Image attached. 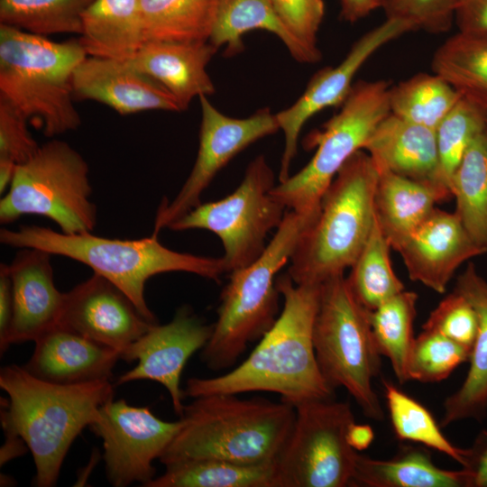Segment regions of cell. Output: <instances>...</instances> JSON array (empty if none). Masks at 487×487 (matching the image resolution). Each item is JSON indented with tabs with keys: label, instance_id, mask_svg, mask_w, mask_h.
<instances>
[{
	"label": "cell",
	"instance_id": "obj_4",
	"mask_svg": "<svg viewBox=\"0 0 487 487\" xmlns=\"http://www.w3.org/2000/svg\"><path fill=\"white\" fill-rule=\"evenodd\" d=\"M0 242L15 248H36L51 255L79 262L120 289L142 315L157 323L149 308L144 289L154 275L185 271L219 280L226 272L223 257H205L180 253L161 244L156 235L140 239H117L95 235L92 232L64 234L50 227L22 225L3 228Z\"/></svg>",
	"mask_w": 487,
	"mask_h": 487
},
{
	"label": "cell",
	"instance_id": "obj_40",
	"mask_svg": "<svg viewBox=\"0 0 487 487\" xmlns=\"http://www.w3.org/2000/svg\"><path fill=\"white\" fill-rule=\"evenodd\" d=\"M422 329L438 332L472 351L478 329L477 314L470 301L454 289L431 311Z\"/></svg>",
	"mask_w": 487,
	"mask_h": 487
},
{
	"label": "cell",
	"instance_id": "obj_27",
	"mask_svg": "<svg viewBox=\"0 0 487 487\" xmlns=\"http://www.w3.org/2000/svg\"><path fill=\"white\" fill-rule=\"evenodd\" d=\"M350 486L364 487H470V474L437 467L427 451L402 446L389 460L357 455Z\"/></svg>",
	"mask_w": 487,
	"mask_h": 487
},
{
	"label": "cell",
	"instance_id": "obj_42",
	"mask_svg": "<svg viewBox=\"0 0 487 487\" xmlns=\"http://www.w3.org/2000/svg\"><path fill=\"white\" fill-rule=\"evenodd\" d=\"M287 29L308 51L322 57L317 33L325 15L323 0H271Z\"/></svg>",
	"mask_w": 487,
	"mask_h": 487
},
{
	"label": "cell",
	"instance_id": "obj_44",
	"mask_svg": "<svg viewBox=\"0 0 487 487\" xmlns=\"http://www.w3.org/2000/svg\"><path fill=\"white\" fill-rule=\"evenodd\" d=\"M458 31L487 32V0H455Z\"/></svg>",
	"mask_w": 487,
	"mask_h": 487
},
{
	"label": "cell",
	"instance_id": "obj_5",
	"mask_svg": "<svg viewBox=\"0 0 487 487\" xmlns=\"http://www.w3.org/2000/svg\"><path fill=\"white\" fill-rule=\"evenodd\" d=\"M377 179L378 169L363 150L339 170L291 255L288 274L296 284L320 285L353 266L373 225Z\"/></svg>",
	"mask_w": 487,
	"mask_h": 487
},
{
	"label": "cell",
	"instance_id": "obj_49",
	"mask_svg": "<svg viewBox=\"0 0 487 487\" xmlns=\"http://www.w3.org/2000/svg\"><path fill=\"white\" fill-rule=\"evenodd\" d=\"M15 163L0 160V193L5 194L12 184L17 169Z\"/></svg>",
	"mask_w": 487,
	"mask_h": 487
},
{
	"label": "cell",
	"instance_id": "obj_46",
	"mask_svg": "<svg viewBox=\"0 0 487 487\" xmlns=\"http://www.w3.org/2000/svg\"><path fill=\"white\" fill-rule=\"evenodd\" d=\"M13 316V291L8 264L0 266V345L6 338Z\"/></svg>",
	"mask_w": 487,
	"mask_h": 487
},
{
	"label": "cell",
	"instance_id": "obj_24",
	"mask_svg": "<svg viewBox=\"0 0 487 487\" xmlns=\"http://www.w3.org/2000/svg\"><path fill=\"white\" fill-rule=\"evenodd\" d=\"M455 290L473 305L478 318L470 367L461 387L444 402L440 426L465 419H482L487 411V280L473 262L458 276Z\"/></svg>",
	"mask_w": 487,
	"mask_h": 487
},
{
	"label": "cell",
	"instance_id": "obj_16",
	"mask_svg": "<svg viewBox=\"0 0 487 487\" xmlns=\"http://www.w3.org/2000/svg\"><path fill=\"white\" fill-rule=\"evenodd\" d=\"M213 325L204 324L190 310L179 308L167 324H153L141 337L124 348L120 359L137 364L122 374L117 384L139 380L159 382L168 391L174 412L181 417L184 391L180 376L188 360L202 350L211 336Z\"/></svg>",
	"mask_w": 487,
	"mask_h": 487
},
{
	"label": "cell",
	"instance_id": "obj_2",
	"mask_svg": "<svg viewBox=\"0 0 487 487\" xmlns=\"http://www.w3.org/2000/svg\"><path fill=\"white\" fill-rule=\"evenodd\" d=\"M0 387L8 396L7 409L1 412L3 429L24 441L36 468L34 483L40 487L56 484L71 444L114 398L110 380L57 384L15 364L1 369Z\"/></svg>",
	"mask_w": 487,
	"mask_h": 487
},
{
	"label": "cell",
	"instance_id": "obj_47",
	"mask_svg": "<svg viewBox=\"0 0 487 487\" xmlns=\"http://www.w3.org/2000/svg\"><path fill=\"white\" fill-rule=\"evenodd\" d=\"M340 5L342 18L354 23L381 8L382 0H340Z\"/></svg>",
	"mask_w": 487,
	"mask_h": 487
},
{
	"label": "cell",
	"instance_id": "obj_11",
	"mask_svg": "<svg viewBox=\"0 0 487 487\" xmlns=\"http://www.w3.org/2000/svg\"><path fill=\"white\" fill-rule=\"evenodd\" d=\"M294 408L292 429L275 460L276 487L350 486L358 455L347 436L355 422L350 404L315 400Z\"/></svg>",
	"mask_w": 487,
	"mask_h": 487
},
{
	"label": "cell",
	"instance_id": "obj_9",
	"mask_svg": "<svg viewBox=\"0 0 487 487\" xmlns=\"http://www.w3.org/2000/svg\"><path fill=\"white\" fill-rule=\"evenodd\" d=\"M390 88L385 80L354 83L339 112L305 140L307 147L316 146L311 160L274 186L271 195L287 209L317 215L321 199L339 170L363 150L373 130L391 113Z\"/></svg>",
	"mask_w": 487,
	"mask_h": 487
},
{
	"label": "cell",
	"instance_id": "obj_17",
	"mask_svg": "<svg viewBox=\"0 0 487 487\" xmlns=\"http://www.w3.org/2000/svg\"><path fill=\"white\" fill-rule=\"evenodd\" d=\"M156 323L145 318L133 301L106 278L93 273L65 293L57 326L120 352Z\"/></svg>",
	"mask_w": 487,
	"mask_h": 487
},
{
	"label": "cell",
	"instance_id": "obj_23",
	"mask_svg": "<svg viewBox=\"0 0 487 487\" xmlns=\"http://www.w3.org/2000/svg\"><path fill=\"white\" fill-rule=\"evenodd\" d=\"M216 51L209 41H147L129 61L164 87L184 111L195 97L215 93L207 66Z\"/></svg>",
	"mask_w": 487,
	"mask_h": 487
},
{
	"label": "cell",
	"instance_id": "obj_50",
	"mask_svg": "<svg viewBox=\"0 0 487 487\" xmlns=\"http://www.w3.org/2000/svg\"><path fill=\"white\" fill-rule=\"evenodd\" d=\"M486 115H487V114H486Z\"/></svg>",
	"mask_w": 487,
	"mask_h": 487
},
{
	"label": "cell",
	"instance_id": "obj_29",
	"mask_svg": "<svg viewBox=\"0 0 487 487\" xmlns=\"http://www.w3.org/2000/svg\"><path fill=\"white\" fill-rule=\"evenodd\" d=\"M431 68L462 98L487 114V32L451 35L434 52Z\"/></svg>",
	"mask_w": 487,
	"mask_h": 487
},
{
	"label": "cell",
	"instance_id": "obj_37",
	"mask_svg": "<svg viewBox=\"0 0 487 487\" xmlns=\"http://www.w3.org/2000/svg\"><path fill=\"white\" fill-rule=\"evenodd\" d=\"M93 0H0V22L47 36L81 32V14Z\"/></svg>",
	"mask_w": 487,
	"mask_h": 487
},
{
	"label": "cell",
	"instance_id": "obj_13",
	"mask_svg": "<svg viewBox=\"0 0 487 487\" xmlns=\"http://www.w3.org/2000/svg\"><path fill=\"white\" fill-rule=\"evenodd\" d=\"M201 123L198 150L194 166L182 188L171 202L162 200L154 219L152 235L168 228L201 204V195L216 175L234 157L258 140L280 130L276 114L267 107L246 118L224 115L207 98L198 97Z\"/></svg>",
	"mask_w": 487,
	"mask_h": 487
},
{
	"label": "cell",
	"instance_id": "obj_10",
	"mask_svg": "<svg viewBox=\"0 0 487 487\" xmlns=\"http://www.w3.org/2000/svg\"><path fill=\"white\" fill-rule=\"evenodd\" d=\"M88 165L68 142L51 140L18 165L8 190L0 200V222L23 216L52 220L64 234L92 232L96 207L91 200Z\"/></svg>",
	"mask_w": 487,
	"mask_h": 487
},
{
	"label": "cell",
	"instance_id": "obj_15",
	"mask_svg": "<svg viewBox=\"0 0 487 487\" xmlns=\"http://www.w3.org/2000/svg\"><path fill=\"white\" fill-rule=\"evenodd\" d=\"M415 30L409 22L386 18L383 23L363 34L338 65L317 71L295 103L276 114L280 130L284 134L280 182L289 177L299 136L307 121L323 109L341 106L352 89L355 74L367 60L387 43Z\"/></svg>",
	"mask_w": 487,
	"mask_h": 487
},
{
	"label": "cell",
	"instance_id": "obj_30",
	"mask_svg": "<svg viewBox=\"0 0 487 487\" xmlns=\"http://www.w3.org/2000/svg\"><path fill=\"white\" fill-rule=\"evenodd\" d=\"M139 3L145 42L209 41L216 0H139Z\"/></svg>",
	"mask_w": 487,
	"mask_h": 487
},
{
	"label": "cell",
	"instance_id": "obj_43",
	"mask_svg": "<svg viewBox=\"0 0 487 487\" xmlns=\"http://www.w3.org/2000/svg\"><path fill=\"white\" fill-rule=\"evenodd\" d=\"M29 121L0 99V160L21 165L35 155L41 145L28 130Z\"/></svg>",
	"mask_w": 487,
	"mask_h": 487
},
{
	"label": "cell",
	"instance_id": "obj_6",
	"mask_svg": "<svg viewBox=\"0 0 487 487\" xmlns=\"http://www.w3.org/2000/svg\"><path fill=\"white\" fill-rule=\"evenodd\" d=\"M79 41L56 42L46 36L0 24V99L47 137L81 124L73 104L72 76L87 57Z\"/></svg>",
	"mask_w": 487,
	"mask_h": 487
},
{
	"label": "cell",
	"instance_id": "obj_7",
	"mask_svg": "<svg viewBox=\"0 0 487 487\" xmlns=\"http://www.w3.org/2000/svg\"><path fill=\"white\" fill-rule=\"evenodd\" d=\"M317 216L289 210L262 254L230 272L211 336L201 350L207 368L233 367L248 345L260 340L273 326L279 317L276 275L290 261L299 238Z\"/></svg>",
	"mask_w": 487,
	"mask_h": 487
},
{
	"label": "cell",
	"instance_id": "obj_19",
	"mask_svg": "<svg viewBox=\"0 0 487 487\" xmlns=\"http://www.w3.org/2000/svg\"><path fill=\"white\" fill-rule=\"evenodd\" d=\"M51 256L40 249L21 248L8 264L13 316L1 354L11 345L35 342L58 326L65 293L54 283Z\"/></svg>",
	"mask_w": 487,
	"mask_h": 487
},
{
	"label": "cell",
	"instance_id": "obj_20",
	"mask_svg": "<svg viewBox=\"0 0 487 487\" xmlns=\"http://www.w3.org/2000/svg\"><path fill=\"white\" fill-rule=\"evenodd\" d=\"M72 90L74 96L102 103L120 115L182 111L164 87L129 60L87 56L74 70Z\"/></svg>",
	"mask_w": 487,
	"mask_h": 487
},
{
	"label": "cell",
	"instance_id": "obj_1",
	"mask_svg": "<svg viewBox=\"0 0 487 487\" xmlns=\"http://www.w3.org/2000/svg\"><path fill=\"white\" fill-rule=\"evenodd\" d=\"M276 287L282 309L249 356L222 375L188 379L185 396L270 391L293 407L333 399L334 390L320 372L313 344L321 284H296L286 273L277 277Z\"/></svg>",
	"mask_w": 487,
	"mask_h": 487
},
{
	"label": "cell",
	"instance_id": "obj_31",
	"mask_svg": "<svg viewBox=\"0 0 487 487\" xmlns=\"http://www.w3.org/2000/svg\"><path fill=\"white\" fill-rule=\"evenodd\" d=\"M455 213L473 242L487 253V129L466 149L450 182Z\"/></svg>",
	"mask_w": 487,
	"mask_h": 487
},
{
	"label": "cell",
	"instance_id": "obj_34",
	"mask_svg": "<svg viewBox=\"0 0 487 487\" xmlns=\"http://www.w3.org/2000/svg\"><path fill=\"white\" fill-rule=\"evenodd\" d=\"M391 249L374 213L367 241L346 277L357 300L370 311L405 289L392 268Z\"/></svg>",
	"mask_w": 487,
	"mask_h": 487
},
{
	"label": "cell",
	"instance_id": "obj_38",
	"mask_svg": "<svg viewBox=\"0 0 487 487\" xmlns=\"http://www.w3.org/2000/svg\"><path fill=\"white\" fill-rule=\"evenodd\" d=\"M486 129V113L462 97L436 127L440 176L450 192L451 179L466 149Z\"/></svg>",
	"mask_w": 487,
	"mask_h": 487
},
{
	"label": "cell",
	"instance_id": "obj_32",
	"mask_svg": "<svg viewBox=\"0 0 487 487\" xmlns=\"http://www.w3.org/2000/svg\"><path fill=\"white\" fill-rule=\"evenodd\" d=\"M146 487H276L275 462L243 464L198 459L166 465Z\"/></svg>",
	"mask_w": 487,
	"mask_h": 487
},
{
	"label": "cell",
	"instance_id": "obj_39",
	"mask_svg": "<svg viewBox=\"0 0 487 487\" xmlns=\"http://www.w3.org/2000/svg\"><path fill=\"white\" fill-rule=\"evenodd\" d=\"M471 351L444 335L427 329L415 337L409 355V380L423 383L446 379L460 364L469 361Z\"/></svg>",
	"mask_w": 487,
	"mask_h": 487
},
{
	"label": "cell",
	"instance_id": "obj_26",
	"mask_svg": "<svg viewBox=\"0 0 487 487\" xmlns=\"http://www.w3.org/2000/svg\"><path fill=\"white\" fill-rule=\"evenodd\" d=\"M261 29L275 34L290 55L301 63H317L321 58L312 53L283 24L271 0H216V15L209 42L225 54L243 51V37L249 31Z\"/></svg>",
	"mask_w": 487,
	"mask_h": 487
},
{
	"label": "cell",
	"instance_id": "obj_41",
	"mask_svg": "<svg viewBox=\"0 0 487 487\" xmlns=\"http://www.w3.org/2000/svg\"><path fill=\"white\" fill-rule=\"evenodd\" d=\"M381 8L387 19L407 21L433 34L448 32L455 21V0H382Z\"/></svg>",
	"mask_w": 487,
	"mask_h": 487
},
{
	"label": "cell",
	"instance_id": "obj_14",
	"mask_svg": "<svg viewBox=\"0 0 487 487\" xmlns=\"http://www.w3.org/2000/svg\"><path fill=\"white\" fill-rule=\"evenodd\" d=\"M98 419L89 427L103 440L106 475L115 487L133 482L146 486L155 476L159 459L180 430L183 420L164 421L147 406L124 400L103 404Z\"/></svg>",
	"mask_w": 487,
	"mask_h": 487
},
{
	"label": "cell",
	"instance_id": "obj_8",
	"mask_svg": "<svg viewBox=\"0 0 487 487\" xmlns=\"http://www.w3.org/2000/svg\"><path fill=\"white\" fill-rule=\"evenodd\" d=\"M369 311L355 298L344 275L321 284L313 326L317 364L328 385L344 387L363 414L382 420L384 413L372 382L381 370Z\"/></svg>",
	"mask_w": 487,
	"mask_h": 487
},
{
	"label": "cell",
	"instance_id": "obj_21",
	"mask_svg": "<svg viewBox=\"0 0 487 487\" xmlns=\"http://www.w3.org/2000/svg\"><path fill=\"white\" fill-rule=\"evenodd\" d=\"M363 150L377 168L432 188L441 202L453 198L441 179L436 130L390 113L373 130Z\"/></svg>",
	"mask_w": 487,
	"mask_h": 487
},
{
	"label": "cell",
	"instance_id": "obj_28",
	"mask_svg": "<svg viewBox=\"0 0 487 487\" xmlns=\"http://www.w3.org/2000/svg\"><path fill=\"white\" fill-rule=\"evenodd\" d=\"M378 169L374 213L392 249L418 227L441 199L432 188Z\"/></svg>",
	"mask_w": 487,
	"mask_h": 487
},
{
	"label": "cell",
	"instance_id": "obj_25",
	"mask_svg": "<svg viewBox=\"0 0 487 487\" xmlns=\"http://www.w3.org/2000/svg\"><path fill=\"white\" fill-rule=\"evenodd\" d=\"M87 56L131 60L144 44L139 0H93L81 14Z\"/></svg>",
	"mask_w": 487,
	"mask_h": 487
},
{
	"label": "cell",
	"instance_id": "obj_12",
	"mask_svg": "<svg viewBox=\"0 0 487 487\" xmlns=\"http://www.w3.org/2000/svg\"><path fill=\"white\" fill-rule=\"evenodd\" d=\"M274 173L263 155L248 165L237 188L225 198L201 203L169 225L173 231L203 229L222 241L226 272L252 263L266 247L267 234L287 209L271 193Z\"/></svg>",
	"mask_w": 487,
	"mask_h": 487
},
{
	"label": "cell",
	"instance_id": "obj_33",
	"mask_svg": "<svg viewBox=\"0 0 487 487\" xmlns=\"http://www.w3.org/2000/svg\"><path fill=\"white\" fill-rule=\"evenodd\" d=\"M418 296L403 290L369 311V319L376 347L391 363L400 384L409 379L408 366L415 340L413 324Z\"/></svg>",
	"mask_w": 487,
	"mask_h": 487
},
{
	"label": "cell",
	"instance_id": "obj_22",
	"mask_svg": "<svg viewBox=\"0 0 487 487\" xmlns=\"http://www.w3.org/2000/svg\"><path fill=\"white\" fill-rule=\"evenodd\" d=\"M23 366L45 381L73 385L110 380L120 352L56 326L35 342Z\"/></svg>",
	"mask_w": 487,
	"mask_h": 487
},
{
	"label": "cell",
	"instance_id": "obj_18",
	"mask_svg": "<svg viewBox=\"0 0 487 487\" xmlns=\"http://www.w3.org/2000/svg\"><path fill=\"white\" fill-rule=\"evenodd\" d=\"M409 277L437 293H444L456 270L484 253L473 242L457 215L435 208L395 249Z\"/></svg>",
	"mask_w": 487,
	"mask_h": 487
},
{
	"label": "cell",
	"instance_id": "obj_36",
	"mask_svg": "<svg viewBox=\"0 0 487 487\" xmlns=\"http://www.w3.org/2000/svg\"><path fill=\"white\" fill-rule=\"evenodd\" d=\"M384 395L392 428L400 441L419 443L465 464L466 448L454 446L443 434L430 411L420 402L383 381Z\"/></svg>",
	"mask_w": 487,
	"mask_h": 487
},
{
	"label": "cell",
	"instance_id": "obj_45",
	"mask_svg": "<svg viewBox=\"0 0 487 487\" xmlns=\"http://www.w3.org/2000/svg\"><path fill=\"white\" fill-rule=\"evenodd\" d=\"M463 468L470 474V487H487V430H482L466 448Z\"/></svg>",
	"mask_w": 487,
	"mask_h": 487
},
{
	"label": "cell",
	"instance_id": "obj_48",
	"mask_svg": "<svg viewBox=\"0 0 487 487\" xmlns=\"http://www.w3.org/2000/svg\"><path fill=\"white\" fill-rule=\"evenodd\" d=\"M348 442L356 451L367 449L374 438L372 428L369 425L354 422L348 430Z\"/></svg>",
	"mask_w": 487,
	"mask_h": 487
},
{
	"label": "cell",
	"instance_id": "obj_35",
	"mask_svg": "<svg viewBox=\"0 0 487 487\" xmlns=\"http://www.w3.org/2000/svg\"><path fill=\"white\" fill-rule=\"evenodd\" d=\"M460 95L442 78L418 73L391 86L390 111L406 121L436 130Z\"/></svg>",
	"mask_w": 487,
	"mask_h": 487
},
{
	"label": "cell",
	"instance_id": "obj_3",
	"mask_svg": "<svg viewBox=\"0 0 487 487\" xmlns=\"http://www.w3.org/2000/svg\"><path fill=\"white\" fill-rule=\"evenodd\" d=\"M295 417V408L281 400H244L229 393L199 396L184 406L179 417L183 425L159 461L165 466L198 459L273 463Z\"/></svg>",
	"mask_w": 487,
	"mask_h": 487
}]
</instances>
